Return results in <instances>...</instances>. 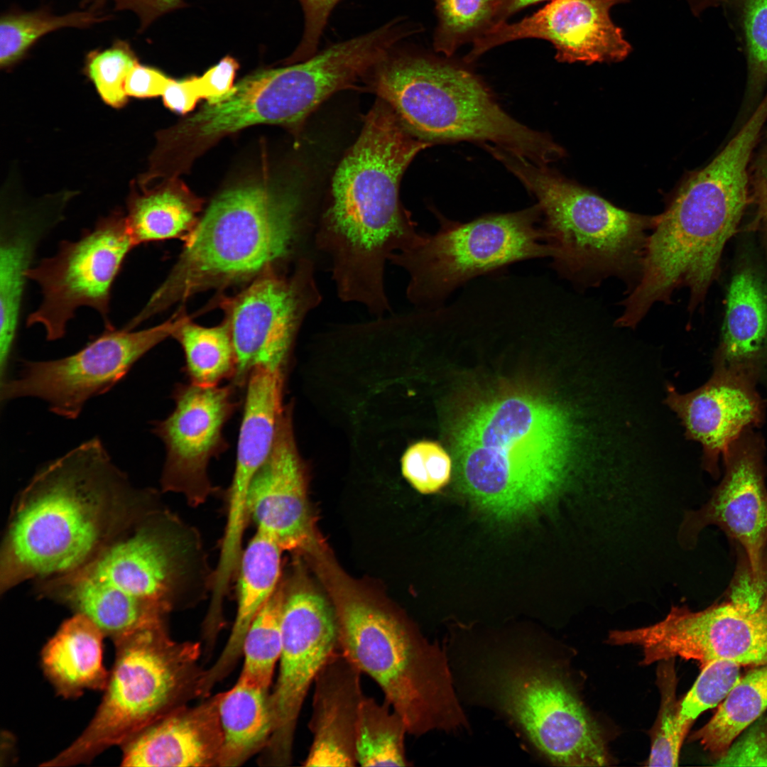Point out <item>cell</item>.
<instances>
[{
    "mask_svg": "<svg viewBox=\"0 0 767 767\" xmlns=\"http://www.w3.org/2000/svg\"><path fill=\"white\" fill-rule=\"evenodd\" d=\"M156 494L133 486L99 437L48 462L13 506L1 549V592L84 565L158 506Z\"/></svg>",
    "mask_w": 767,
    "mask_h": 767,
    "instance_id": "6da1fadb",
    "label": "cell"
},
{
    "mask_svg": "<svg viewBox=\"0 0 767 767\" xmlns=\"http://www.w3.org/2000/svg\"><path fill=\"white\" fill-rule=\"evenodd\" d=\"M433 145L414 136L383 100L367 115L357 140L334 173L330 203L314 234L327 256L338 296L379 316L391 310L386 260L412 246L419 233L398 197L403 173Z\"/></svg>",
    "mask_w": 767,
    "mask_h": 767,
    "instance_id": "7a4b0ae2",
    "label": "cell"
},
{
    "mask_svg": "<svg viewBox=\"0 0 767 767\" xmlns=\"http://www.w3.org/2000/svg\"><path fill=\"white\" fill-rule=\"evenodd\" d=\"M210 577L198 533L158 506L84 565L37 585L41 597L87 616L114 640L164 618L181 597H200Z\"/></svg>",
    "mask_w": 767,
    "mask_h": 767,
    "instance_id": "3957f363",
    "label": "cell"
},
{
    "mask_svg": "<svg viewBox=\"0 0 767 767\" xmlns=\"http://www.w3.org/2000/svg\"><path fill=\"white\" fill-rule=\"evenodd\" d=\"M765 118L753 114L705 168L681 186L650 233L638 278L625 304L645 317L657 303L687 286L700 298L748 200L749 167Z\"/></svg>",
    "mask_w": 767,
    "mask_h": 767,
    "instance_id": "277c9868",
    "label": "cell"
},
{
    "mask_svg": "<svg viewBox=\"0 0 767 767\" xmlns=\"http://www.w3.org/2000/svg\"><path fill=\"white\" fill-rule=\"evenodd\" d=\"M566 432L557 408L539 396L513 392L478 404L455 436L462 489L499 520L543 507L565 479Z\"/></svg>",
    "mask_w": 767,
    "mask_h": 767,
    "instance_id": "5b68a950",
    "label": "cell"
},
{
    "mask_svg": "<svg viewBox=\"0 0 767 767\" xmlns=\"http://www.w3.org/2000/svg\"><path fill=\"white\" fill-rule=\"evenodd\" d=\"M407 40L392 45L364 81L414 136L432 144L492 143L538 165L563 156L548 136L506 113L477 75Z\"/></svg>",
    "mask_w": 767,
    "mask_h": 767,
    "instance_id": "8992f818",
    "label": "cell"
},
{
    "mask_svg": "<svg viewBox=\"0 0 767 767\" xmlns=\"http://www.w3.org/2000/svg\"><path fill=\"white\" fill-rule=\"evenodd\" d=\"M306 228L296 197L268 175L224 190L200 217L137 320L143 322L201 290L273 271L291 255Z\"/></svg>",
    "mask_w": 767,
    "mask_h": 767,
    "instance_id": "52a82bcc",
    "label": "cell"
},
{
    "mask_svg": "<svg viewBox=\"0 0 767 767\" xmlns=\"http://www.w3.org/2000/svg\"><path fill=\"white\" fill-rule=\"evenodd\" d=\"M487 151L536 198L553 249V265L572 282L593 285L609 277L639 276L648 236L658 215L616 207L546 165L490 145ZM638 280V279H637Z\"/></svg>",
    "mask_w": 767,
    "mask_h": 767,
    "instance_id": "ba28073f",
    "label": "cell"
},
{
    "mask_svg": "<svg viewBox=\"0 0 767 767\" xmlns=\"http://www.w3.org/2000/svg\"><path fill=\"white\" fill-rule=\"evenodd\" d=\"M335 612L339 651L376 682L409 734L464 722L437 643L398 614L371 602L344 600Z\"/></svg>",
    "mask_w": 767,
    "mask_h": 767,
    "instance_id": "9c48e42d",
    "label": "cell"
},
{
    "mask_svg": "<svg viewBox=\"0 0 767 767\" xmlns=\"http://www.w3.org/2000/svg\"><path fill=\"white\" fill-rule=\"evenodd\" d=\"M113 641L115 660L95 714L67 748L42 766L87 763L183 706L190 693L200 695L203 676L197 670L200 646L172 640L164 619Z\"/></svg>",
    "mask_w": 767,
    "mask_h": 767,
    "instance_id": "30bf717a",
    "label": "cell"
},
{
    "mask_svg": "<svg viewBox=\"0 0 767 767\" xmlns=\"http://www.w3.org/2000/svg\"><path fill=\"white\" fill-rule=\"evenodd\" d=\"M440 227L421 234L390 261L409 275L406 295L418 309L434 310L458 287L484 274L530 259L552 257L538 204L467 222L435 212Z\"/></svg>",
    "mask_w": 767,
    "mask_h": 767,
    "instance_id": "8fae6325",
    "label": "cell"
},
{
    "mask_svg": "<svg viewBox=\"0 0 767 767\" xmlns=\"http://www.w3.org/2000/svg\"><path fill=\"white\" fill-rule=\"evenodd\" d=\"M501 707L551 762L602 766L609 757L595 722L562 678L531 656L509 658L488 670Z\"/></svg>",
    "mask_w": 767,
    "mask_h": 767,
    "instance_id": "7c38bea8",
    "label": "cell"
},
{
    "mask_svg": "<svg viewBox=\"0 0 767 767\" xmlns=\"http://www.w3.org/2000/svg\"><path fill=\"white\" fill-rule=\"evenodd\" d=\"M185 317L175 314L160 325L140 330L105 327L70 355L22 361L18 375L0 383L1 403L38 398L53 413L75 419L88 401L111 389L147 352L173 336Z\"/></svg>",
    "mask_w": 767,
    "mask_h": 767,
    "instance_id": "4fadbf2b",
    "label": "cell"
},
{
    "mask_svg": "<svg viewBox=\"0 0 767 767\" xmlns=\"http://www.w3.org/2000/svg\"><path fill=\"white\" fill-rule=\"evenodd\" d=\"M125 214L116 210L102 217L75 241H63L57 253L43 259L27 273L42 295L26 326L41 325L48 341L64 337L68 322L82 307L97 311L105 327L110 319L111 292L129 254L135 248Z\"/></svg>",
    "mask_w": 767,
    "mask_h": 767,
    "instance_id": "5bb4252c",
    "label": "cell"
},
{
    "mask_svg": "<svg viewBox=\"0 0 767 767\" xmlns=\"http://www.w3.org/2000/svg\"><path fill=\"white\" fill-rule=\"evenodd\" d=\"M643 651V665L680 657L702 668L714 660L754 668L767 663V596L756 608L724 599L705 609L672 606L660 621L616 633Z\"/></svg>",
    "mask_w": 767,
    "mask_h": 767,
    "instance_id": "9a60e30c",
    "label": "cell"
},
{
    "mask_svg": "<svg viewBox=\"0 0 767 767\" xmlns=\"http://www.w3.org/2000/svg\"><path fill=\"white\" fill-rule=\"evenodd\" d=\"M321 300L315 262L304 257L290 278L265 272L223 300L236 357L234 386L245 384L256 366L283 369L298 327Z\"/></svg>",
    "mask_w": 767,
    "mask_h": 767,
    "instance_id": "2e32d148",
    "label": "cell"
},
{
    "mask_svg": "<svg viewBox=\"0 0 767 767\" xmlns=\"http://www.w3.org/2000/svg\"><path fill=\"white\" fill-rule=\"evenodd\" d=\"M279 674L269 696L273 733L271 761L288 765L298 719L318 672L339 651L335 609L322 595L303 589L284 592Z\"/></svg>",
    "mask_w": 767,
    "mask_h": 767,
    "instance_id": "e0dca14e",
    "label": "cell"
},
{
    "mask_svg": "<svg viewBox=\"0 0 767 767\" xmlns=\"http://www.w3.org/2000/svg\"><path fill=\"white\" fill-rule=\"evenodd\" d=\"M724 474L709 500L699 509L685 512L678 539L693 548L702 530L719 528L742 553L736 568L754 574L767 545V488L760 439L745 430L726 449Z\"/></svg>",
    "mask_w": 767,
    "mask_h": 767,
    "instance_id": "ac0fdd59",
    "label": "cell"
},
{
    "mask_svg": "<svg viewBox=\"0 0 767 767\" xmlns=\"http://www.w3.org/2000/svg\"><path fill=\"white\" fill-rule=\"evenodd\" d=\"M233 392V386L181 384L173 392L172 413L153 424L166 454L162 489L183 494L191 506L203 504L215 491L207 467L227 449L223 428L236 407Z\"/></svg>",
    "mask_w": 767,
    "mask_h": 767,
    "instance_id": "d6986e66",
    "label": "cell"
},
{
    "mask_svg": "<svg viewBox=\"0 0 767 767\" xmlns=\"http://www.w3.org/2000/svg\"><path fill=\"white\" fill-rule=\"evenodd\" d=\"M628 0H552L532 16L514 23L504 22L473 42L464 58L472 62L487 50L527 38L550 41L559 62L585 63L623 60L631 50L610 9Z\"/></svg>",
    "mask_w": 767,
    "mask_h": 767,
    "instance_id": "ffe728a7",
    "label": "cell"
},
{
    "mask_svg": "<svg viewBox=\"0 0 767 767\" xmlns=\"http://www.w3.org/2000/svg\"><path fill=\"white\" fill-rule=\"evenodd\" d=\"M290 409L285 408L271 452L253 477L247 499L249 518L257 531L283 550L303 548L312 540L304 467Z\"/></svg>",
    "mask_w": 767,
    "mask_h": 767,
    "instance_id": "44dd1931",
    "label": "cell"
},
{
    "mask_svg": "<svg viewBox=\"0 0 767 767\" xmlns=\"http://www.w3.org/2000/svg\"><path fill=\"white\" fill-rule=\"evenodd\" d=\"M756 381L730 371L714 369L710 379L697 389L679 393L667 386L666 404L681 420L688 439L703 449V467L719 475L718 460L727 447L763 415Z\"/></svg>",
    "mask_w": 767,
    "mask_h": 767,
    "instance_id": "7402d4cb",
    "label": "cell"
},
{
    "mask_svg": "<svg viewBox=\"0 0 767 767\" xmlns=\"http://www.w3.org/2000/svg\"><path fill=\"white\" fill-rule=\"evenodd\" d=\"M219 700L217 695L193 707L183 705L143 729L121 745V766H218Z\"/></svg>",
    "mask_w": 767,
    "mask_h": 767,
    "instance_id": "603a6c76",
    "label": "cell"
},
{
    "mask_svg": "<svg viewBox=\"0 0 767 767\" xmlns=\"http://www.w3.org/2000/svg\"><path fill=\"white\" fill-rule=\"evenodd\" d=\"M361 671L340 651L324 664L314 680L309 729L312 739L305 766L357 765L355 735L365 696Z\"/></svg>",
    "mask_w": 767,
    "mask_h": 767,
    "instance_id": "cb8c5ba5",
    "label": "cell"
},
{
    "mask_svg": "<svg viewBox=\"0 0 767 767\" xmlns=\"http://www.w3.org/2000/svg\"><path fill=\"white\" fill-rule=\"evenodd\" d=\"M714 367L756 381L767 372V290L750 270L736 273L730 283Z\"/></svg>",
    "mask_w": 767,
    "mask_h": 767,
    "instance_id": "d4e9b609",
    "label": "cell"
},
{
    "mask_svg": "<svg viewBox=\"0 0 767 767\" xmlns=\"http://www.w3.org/2000/svg\"><path fill=\"white\" fill-rule=\"evenodd\" d=\"M58 215L5 217L0 227V376L9 374L14 352L27 273L41 240Z\"/></svg>",
    "mask_w": 767,
    "mask_h": 767,
    "instance_id": "484cf974",
    "label": "cell"
},
{
    "mask_svg": "<svg viewBox=\"0 0 767 767\" xmlns=\"http://www.w3.org/2000/svg\"><path fill=\"white\" fill-rule=\"evenodd\" d=\"M105 636L89 618L75 614L46 643L41 665L58 695L72 699L87 690L105 689L109 674L103 663Z\"/></svg>",
    "mask_w": 767,
    "mask_h": 767,
    "instance_id": "4316f807",
    "label": "cell"
},
{
    "mask_svg": "<svg viewBox=\"0 0 767 767\" xmlns=\"http://www.w3.org/2000/svg\"><path fill=\"white\" fill-rule=\"evenodd\" d=\"M283 550L259 531L243 550L238 569V606L235 621L219 658L204 673L203 685L210 690L224 677L242 653L246 633L261 609L278 587Z\"/></svg>",
    "mask_w": 767,
    "mask_h": 767,
    "instance_id": "83f0119b",
    "label": "cell"
},
{
    "mask_svg": "<svg viewBox=\"0 0 767 767\" xmlns=\"http://www.w3.org/2000/svg\"><path fill=\"white\" fill-rule=\"evenodd\" d=\"M203 202L178 177L153 187H134L125 217L135 246L171 239L185 242L199 222Z\"/></svg>",
    "mask_w": 767,
    "mask_h": 767,
    "instance_id": "f1b7e54d",
    "label": "cell"
},
{
    "mask_svg": "<svg viewBox=\"0 0 767 767\" xmlns=\"http://www.w3.org/2000/svg\"><path fill=\"white\" fill-rule=\"evenodd\" d=\"M268 691L238 678L230 690L219 694L223 739L218 766L241 765L268 746L273 733Z\"/></svg>",
    "mask_w": 767,
    "mask_h": 767,
    "instance_id": "f546056e",
    "label": "cell"
},
{
    "mask_svg": "<svg viewBox=\"0 0 767 767\" xmlns=\"http://www.w3.org/2000/svg\"><path fill=\"white\" fill-rule=\"evenodd\" d=\"M766 709L767 663L741 677L713 717L690 739L698 741L716 761Z\"/></svg>",
    "mask_w": 767,
    "mask_h": 767,
    "instance_id": "4dcf8cb0",
    "label": "cell"
},
{
    "mask_svg": "<svg viewBox=\"0 0 767 767\" xmlns=\"http://www.w3.org/2000/svg\"><path fill=\"white\" fill-rule=\"evenodd\" d=\"M180 344L190 383L211 387L234 379L236 357L227 323L203 327L185 317L173 336Z\"/></svg>",
    "mask_w": 767,
    "mask_h": 767,
    "instance_id": "1f68e13d",
    "label": "cell"
},
{
    "mask_svg": "<svg viewBox=\"0 0 767 767\" xmlns=\"http://www.w3.org/2000/svg\"><path fill=\"white\" fill-rule=\"evenodd\" d=\"M408 734L402 717L384 700L364 696L359 709L355 749L361 766H407L405 737Z\"/></svg>",
    "mask_w": 767,
    "mask_h": 767,
    "instance_id": "d6a6232c",
    "label": "cell"
},
{
    "mask_svg": "<svg viewBox=\"0 0 767 767\" xmlns=\"http://www.w3.org/2000/svg\"><path fill=\"white\" fill-rule=\"evenodd\" d=\"M283 600L284 590L278 586L252 621L242 645L244 659L239 678L266 690L282 650Z\"/></svg>",
    "mask_w": 767,
    "mask_h": 767,
    "instance_id": "836d02e7",
    "label": "cell"
},
{
    "mask_svg": "<svg viewBox=\"0 0 767 767\" xmlns=\"http://www.w3.org/2000/svg\"><path fill=\"white\" fill-rule=\"evenodd\" d=\"M437 26L433 48L447 57L496 25L499 0H434Z\"/></svg>",
    "mask_w": 767,
    "mask_h": 767,
    "instance_id": "e575fe53",
    "label": "cell"
},
{
    "mask_svg": "<svg viewBox=\"0 0 767 767\" xmlns=\"http://www.w3.org/2000/svg\"><path fill=\"white\" fill-rule=\"evenodd\" d=\"M674 659L660 661L657 684L660 692L658 716L651 732L648 766H675L687 734L692 724L680 713L677 700V676Z\"/></svg>",
    "mask_w": 767,
    "mask_h": 767,
    "instance_id": "d590c367",
    "label": "cell"
},
{
    "mask_svg": "<svg viewBox=\"0 0 767 767\" xmlns=\"http://www.w3.org/2000/svg\"><path fill=\"white\" fill-rule=\"evenodd\" d=\"M739 1L747 63L741 113L745 122L763 99L767 85V0Z\"/></svg>",
    "mask_w": 767,
    "mask_h": 767,
    "instance_id": "8d00e7d4",
    "label": "cell"
},
{
    "mask_svg": "<svg viewBox=\"0 0 767 767\" xmlns=\"http://www.w3.org/2000/svg\"><path fill=\"white\" fill-rule=\"evenodd\" d=\"M102 20L89 12L55 16L28 13L4 16L0 26V64L6 67L22 57L39 38L65 27H82Z\"/></svg>",
    "mask_w": 767,
    "mask_h": 767,
    "instance_id": "74e56055",
    "label": "cell"
},
{
    "mask_svg": "<svg viewBox=\"0 0 767 767\" xmlns=\"http://www.w3.org/2000/svg\"><path fill=\"white\" fill-rule=\"evenodd\" d=\"M452 462L450 455L437 442L422 440L411 445L401 459L405 479L418 492L439 491L450 482Z\"/></svg>",
    "mask_w": 767,
    "mask_h": 767,
    "instance_id": "f35d334b",
    "label": "cell"
},
{
    "mask_svg": "<svg viewBox=\"0 0 767 767\" xmlns=\"http://www.w3.org/2000/svg\"><path fill=\"white\" fill-rule=\"evenodd\" d=\"M741 667L727 660H714L702 667L692 688L680 701L681 715L693 723L703 712L716 707L741 677Z\"/></svg>",
    "mask_w": 767,
    "mask_h": 767,
    "instance_id": "ab89813d",
    "label": "cell"
},
{
    "mask_svg": "<svg viewBox=\"0 0 767 767\" xmlns=\"http://www.w3.org/2000/svg\"><path fill=\"white\" fill-rule=\"evenodd\" d=\"M137 63L128 46L118 44L92 55L87 63V74L103 101L114 108H121L127 102L126 78Z\"/></svg>",
    "mask_w": 767,
    "mask_h": 767,
    "instance_id": "60d3db41",
    "label": "cell"
},
{
    "mask_svg": "<svg viewBox=\"0 0 767 767\" xmlns=\"http://www.w3.org/2000/svg\"><path fill=\"white\" fill-rule=\"evenodd\" d=\"M342 0H298L303 14L301 38L291 54L284 60L290 65L314 55L333 10Z\"/></svg>",
    "mask_w": 767,
    "mask_h": 767,
    "instance_id": "b9f144b4",
    "label": "cell"
},
{
    "mask_svg": "<svg viewBox=\"0 0 767 767\" xmlns=\"http://www.w3.org/2000/svg\"><path fill=\"white\" fill-rule=\"evenodd\" d=\"M722 766H767V717L747 727L716 761Z\"/></svg>",
    "mask_w": 767,
    "mask_h": 767,
    "instance_id": "7bdbcfd3",
    "label": "cell"
},
{
    "mask_svg": "<svg viewBox=\"0 0 767 767\" xmlns=\"http://www.w3.org/2000/svg\"><path fill=\"white\" fill-rule=\"evenodd\" d=\"M767 596V545L759 567L754 574L734 570L731 581L725 590L724 599L756 608Z\"/></svg>",
    "mask_w": 767,
    "mask_h": 767,
    "instance_id": "ee69618b",
    "label": "cell"
},
{
    "mask_svg": "<svg viewBox=\"0 0 767 767\" xmlns=\"http://www.w3.org/2000/svg\"><path fill=\"white\" fill-rule=\"evenodd\" d=\"M238 69L237 61L231 56H226L202 76L197 77L201 98L209 103L222 99L234 88Z\"/></svg>",
    "mask_w": 767,
    "mask_h": 767,
    "instance_id": "f6af8a7d",
    "label": "cell"
},
{
    "mask_svg": "<svg viewBox=\"0 0 767 767\" xmlns=\"http://www.w3.org/2000/svg\"><path fill=\"white\" fill-rule=\"evenodd\" d=\"M171 79L157 69L138 62L126 78L124 90L127 96L137 98L162 96Z\"/></svg>",
    "mask_w": 767,
    "mask_h": 767,
    "instance_id": "bcb514c9",
    "label": "cell"
},
{
    "mask_svg": "<svg viewBox=\"0 0 767 767\" xmlns=\"http://www.w3.org/2000/svg\"><path fill=\"white\" fill-rule=\"evenodd\" d=\"M165 106L178 114H186L193 109L201 96L197 77L180 80L171 79L163 95Z\"/></svg>",
    "mask_w": 767,
    "mask_h": 767,
    "instance_id": "7dc6e473",
    "label": "cell"
},
{
    "mask_svg": "<svg viewBox=\"0 0 767 767\" xmlns=\"http://www.w3.org/2000/svg\"><path fill=\"white\" fill-rule=\"evenodd\" d=\"M119 8L130 9L140 17L143 28L169 12L182 9L185 0H114Z\"/></svg>",
    "mask_w": 767,
    "mask_h": 767,
    "instance_id": "c3c4849f",
    "label": "cell"
},
{
    "mask_svg": "<svg viewBox=\"0 0 767 767\" xmlns=\"http://www.w3.org/2000/svg\"><path fill=\"white\" fill-rule=\"evenodd\" d=\"M749 169L750 185L754 188L767 220V169L754 165Z\"/></svg>",
    "mask_w": 767,
    "mask_h": 767,
    "instance_id": "681fc988",
    "label": "cell"
},
{
    "mask_svg": "<svg viewBox=\"0 0 767 767\" xmlns=\"http://www.w3.org/2000/svg\"><path fill=\"white\" fill-rule=\"evenodd\" d=\"M543 1L545 0H499L495 26L506 22L510 16L521 9Z\"/></svg>",
    "mask_w": 767,
    "mask_h": 767,
    "instance_id": "f907efd6",
    "label": "cell"
},
{
    "mask_svg": "<svg viewBox=\"0 0 767 767\" xmlns=\"http://www.w3.org/2000/svg\"><path fill=\"white\" fill-rule=\"evenodd\" d=\"M757 145L760 146L752 165L767 169V121L761 133Z\"/></svg>",
    "mask_w": 767,
    "mask_h": 767,
    "instance_id": "816d5d0a",
    "label": "cell"
},
{
    "mask_svg": "<svg viewBox=\"0 0 767 767\" xmlns=\"http://www.w3.org/2000/svg\"><path fill=\"white\" fill-rule=\"evenodd\" d=\"M692 13L695 15H700L704 11L712 7H716L722 5V4L727 3L728 1L733 0H685Z\"/></svg>",
    "mask_w": 767,
    "mask_h": 767,
    "instance_id": "f5cc1de1",
    "label": "cell"
}]
</instances>
